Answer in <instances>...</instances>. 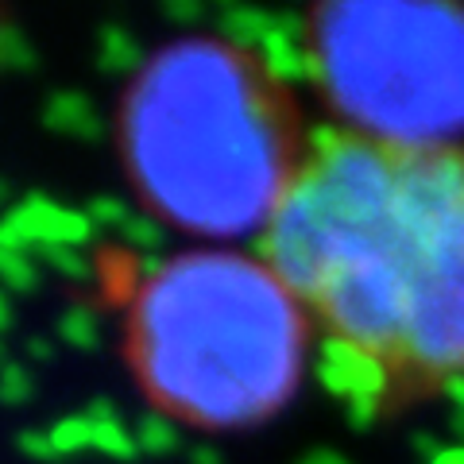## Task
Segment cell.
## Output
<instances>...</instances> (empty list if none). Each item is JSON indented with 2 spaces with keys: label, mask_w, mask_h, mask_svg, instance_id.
Here are the masks:
<instances>
[{
  "label": "cell",
  "mask_w": 464,
  "mask_h": 464,
  "mask_svg": "<svg viewBox=\"0 0 464 464\" xmlns=\"http://www.w3.org/2000/svg\"><path fill=\"white\" fill-rule=\"evenodd\" d=\"M264 259L372 395L399 406L464 380V148L310 136Z\"/></svg>",
  "instance_id": "1"
},
{
  "label": "cell",
  "mask_w": 464,
  "mask_h": 464,
  "mask_svg": "<svg viewBox=\"0 0 464 464\" xmlns=\"http://www.w3.org/2000/svg\"><path fill=\"white\" fill-rule=\"evenodd\" d=\"M121 151L159 221L232 240L271 228L310 140L286 82L256 51L190 35L136 70Z\"/></svg>",
  "instance_id": "2"
},
{
  "label": "cell",
  "mask_w": 464,
  "mask_h": 464,
  "mask_svg": "<svg viewBox=\"0 0 464 464\" xmlns=\"http://www.w3.org/2000/svg\"><path fill=\"white\" fill-rule=\"evenodd\" d=\"M124 348L159 414L194 430H248L295 399L310 314L267 259L182 252L136 283Z\"/></svg>",
  "instance_id": "3"
},
{
  "label": "cell",
  "mask_w": 464,
  "mask_h": 464,
  "mask_svg": "<svg viewBox=\"0 0 464 464\" xmlns=\"http://www.w3.org/2000/svg\"><path fill=\"white\" fill-rule=\"evenodd\" d=\"M310 78L344 132L449 148L464 132V12L449 5H322L306 20Z\"/></svg>",
  "instance_id": "4"
}]
</instances>
